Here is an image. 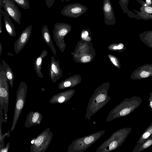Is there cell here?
<instances>
[{"instance_id":"obj_9","label":"cell","mask_w":152,"mask_h":152,"mask_svg":"<svg viewBox=\"0 0 152 152\" xmlns=\"http://www.w3.org/2000/svg\"><path fill=\"white\" fill-rule=\"evenodd\" d=\"M102 9L105 23L108 25L115 24V18L110 0H103Z\"/></svg>"},{"instance_id":"obj_4","label":"cell","mask_w":152,"mask_h":152,"mask_svg":"<svg viewBox=\"0 0 152 152\" xmlns=\"http://www.w3.org/2000/svg\"><path fill=\"white\" fill-rule=\"evenodd\" d=\"M71 30V26L68 24L64 23H57L54 26L53 37L56 44L63 53L66 46L64 40V37Z\"/></svg>"},{"instance_id":"obj_36","label":"cell","mask_w":152,"mask_h":152,"mask_svg":"<svg viewBox=\"0 0 152 152\" xmlns=\"http://www.w3.org/2000/svg\"><path fill=\"white\" fill-rule=\"evenodd\" d=\"M151 33H152V32H151Z\"/></svg>"},{"instance_id":"obj_23","label":"cell","mask_w":152,"mask_h":152,"mask_svg":"<svg viewBox=\"0 0 152 152\" xmlns=\"http://www.w3.org/2000/svg\"><path fill=\"white\" fill-rule=\"evenodd\" d=\"M91 60V58L88 56H84L81 58V61L83 63H87L89 62Z\"/></svg>"},{"instance_id":"obj_18","label":"cell","mask_w":152,"mask_h":152,"mask_svg":"<svg viewBox=\"0 0 152 152\" xmlns=\"http://www.w3.org/2000/svg\"><path fill=\"white\" fill-rule=\"evenodd\" d=\"M152 134V123L148 126L146 130L142 134L138 141L137 145L143 143Z\"/></svg>"},{"instance_id":"obj_13","label":"cell","mask_w":152,"mask_h":152,"mask_svg":"<svg viewBox=\"0 0 152 152\" xmlns=\"http://www.w3.org/2000/svg\"><path fill=\"white\" fill-rule=\"evenodd\" d=\"M41 33L42 39L44 42L50 47L54 55L56 56V50L53 43L51 34L47 25L43 26Z\"/></svg>"},{"instance_id":"obj_6","label":"cell","mask_w":152,"mask_h":152,"mask_svg":"<svg viewBox=\"0 0 152 152\" xmlns=\"http://www.w3.org/2000/svg\"><path fill=\"white\" fill-rule=\"evenodd\" d=\"M2 7L7 15L20 24L21 14L15 3L9 0H4Z\"/></svg>"},{"instance_id":"obj_14","label":"cell","mask_w":152,"mask_h":152,"mask_svg":"<svg viewBox=\"0 0 152 152\" xmlns=\"http://www.w3.org/2000/svg\"><path fill=\"white\" fill-rule=\"evenodd\" d=\"M48 54V51L46 50H43L40 55L35 60L34 63V68L38 76L41 78H43V76L41 72V66L44 58Z\"/></svg>"},{"instance_id":"obj_1","label":"cell","mask_w":152,"mask_h":152,"mask_svg":"<svg viewBox=\"0 0 152 152\" xmlns=\"http://www.w3.org/2000/svg\"><path fill=\"white\" fill-rule=\"evenodd\" d=\"M8 80L2 65H0V121L7 122V112L9 100Z\"/></svg>"},{"instance_id":"obj_15","label":"cell","mask_w":152,"mask_h":152,"mask_svg":"<svg viewBox=\"0 0 152 152\" xmlns=\"http://www.w3.org/2000/svg\"><path fill=\"white\" fill-rule=\"evenodd\" d=\"M2 65L4 71L5 72L8 81L11 88L13 86L14 76L12 69L5 61H2Z\"/></svg>"},{"instance_id":"obj_8","label":"cell","mask_w":152,"mask_h":152,"mask_svg":"<svg viewBox=\"0 0 152 152\" xmlns=\"http://www.w3.org/2000/svg\"><path fill=\"white\" fill-rule=\"evenodd\" d=\"M32 27L31 25L26 27L21 32L18 39L15 41L14 45L15 54L18 53L26 44L31 35Z\"/></svg>"},{"instance_id":"obj_3","label":"cell","mask_w":152,"mask_h":152,"mask_svg":"<svg viewBox=\"0 0 152 152\" xmlns=\"http://www.w3.org/2000/svg\"><path fill=\"white\" fill-rule=\"evenodd\" d=\"M53 134L48 127L35 138L30 147L31 152H45L48 148L52 139Z\"/></svg>"},{"instance_id":"obj_16","label":"cell","mask_w":152,"mask_h":152,"mask_svg":"<svg viewBox=\"0 0 152 152\" xmlns=\"http://www.w3.org/2000/svg\"><path fill=\"white\" fill-rule=\"evenodd\" d=\"M152 145V134L143 143L137 145L132 152H140Z\"/></svg>"},{"instance_id":"obj_24","label":"cell","mask_w":152,"mask_h":152,"mask_svg":"<svg viewBox=\"0 0 152 152\" xmlns=\"http://www.w3.org/2000/svg\"><path fill=\"white\" fill-rule=\"evenodd\" d=\"M94 137L92 136H90L85 138L84 142L86 144H89L94 141Z\"/></svg>"},{"instance_id":"obj_11","label":"cell","mask_w":152,"mask_h":152,"mask_svg":"<svg viewBox=\"0 0 152 152\" xmlns=\"http://www.w3.org/2000/svg\"><path fill=\"white\" fill-rule=\"evenodd\" d=\"M43 117L39 111H30L27 115L24 124L26 128L40 124Z\"/></svg>"},{"instance_id":"obj_34","label":"cell","mask_w":152,"mask_h":152,"mask_svg":"<svg viewBox=\"0 0 152 152\" xmlns=\"http://www.w3.org/2000/svg\"><path fill=\"white\" fill-rule=\"evenodd\" d=\"M66 1H70V0H65Z\"/></svg>"},{"instance_id":"obj_29","label":"cell","mask_w":152,"mask_h":152,"mask_svg":"<svg viewBox=\"0 0 152 152\" xmlns=\"http://www.w3.org/2000/svg\"><path fill=\"white\" fill-rule=\"evenodd\" d=\"M149 73L146 71H142L140 74V76L142 78L146 77L149 76Z\"/></svg>"},{"instance_id":"obj_35","label":"cell","mask_w":152,"mask_h":152,"mask_svg":"<svg viewBox=\"0 0 152 152\" xmlns=\"http://www.w3.org/2000/svg\"><path fill=\"white\" fill-rule=\"evenodd\" d=\"M150 96L152 97V94L151 95V96Z\"/></svg>"},{"instance_id":"obj_21","label":"cell","mask_w":152,"mask_h":152,"mask_svg":"<svg viewBox=\"0 0 152 152\" xmlns=\"http://www.w3.org/2000/svg\"><path fill=\"white\" fill-rule=\"evenodd\" d=\"M90 33V30L89 29H83L81 33V37L83 39H86L87 38H89V35Z\"/></svg>"},{"instance_id":"obj_32","label":"cell","mask_w":152,"mask_h":152,"mask_svg":"<svg viewBox=\"0 0 152 152\" xmlns=\"http://www.w3.org/2000/svg\"><path fill=\"white\" fill-rule=\"evenodd\" d=\"M149 106L150 107L152 108V97L150 96L149 99Z\"/></svg>"},{"instance_id":"obj_25","label":"cell","mask_w":152,"mask_h":152,"mask_svg":"<svg viewBox=\"0 0 152 152\" xmlns=\"http://www.w3.org/2000/svg\"><path fill=\"white\" fill-rule=\"evenodd\" d=\"M105 98V96L102 94L98 96L96 98V100L98 102H103Z\"/></svg>"},{"instance_id":"obj_7","label":"cell","mask_w":152,"mask_h":152,"mask_svg":"<svg viewBox=\"0 0 152 152\" xmlns=\"http://www.w3.org/2000/svg\"><path fill=\"white\" fill-rule=\"evenodd\" d=\"M137 1L141 6L139 8L140 11L133 9V11L136 13L135 18L145 20L152 19L151 2L148 3L142 0Z\"/></svg>"},{"instance_id":"obj_22","label":"cell","mask_w":152,"mask_h":152,"mask_svg":"<svg viewBox=\"0 0 152 152\" xmlns=\"http://www.w3.org/2000/svg\"><path fill=\"white\" fill-rule=\"evenodd\" d=\"M108 56L112 63L115 66L118 67V62L117 59L115 58V57L111 55H109Z\"/></svg>"},{"instance_id":"obj_10","label":"cell","mask_w":152,"mask_h":152,"mask_svg":"<svg viewBox=\"0 0 152 152\" xmlns=\"http://www.w3.org/2000/svg\"><path fill=\"white\" fill-rule=\"evenodd\" d=\"M49 75L50 79L54 83H56L57 80L62 76V72L60 66L59 62L53 56H51V61L49 69Z\"/></svg>"},{"instance_id":"obj_26","label":"cell","mask_w":152,"mask_h":152,"mask_svg":"<svg viewBox=\"0 0 152 152\" xmlns=\"http://www.w3.org/2000/svg\"><path fill=\"white\" fill-rule=\"evenodd\" d=\"M118 143L117 142L114 141L112 142L110 145L109 148L110 150L115 148L117 146Z\"/></svg>"},{"instance_id":"obj_20","label":"cell","mask_w":152,"mask_h":152,"mask_svg":"<svg viewBox=\"0 0 152 152\" xmlns=\"http://www.w3.org/2000/svg\"><path fill=\"white\" fill-rule=\"evenodd\" d=\"M10 129L7 132L2 134H0V149L2 148H4V139L6 136L9 137L10 136Z\"/></svg>"},{"instance_id":"obj_37","label":"cell","mask_w":152,"mask_h":152,"mask_svg":"<svg viewBox=\"0 0 152 152\" xmlns=\"http://www.w3.org/2000/svg\"><path fill=\"white\" fill-rule=\"evenodd\" d=\"M151 1H152V0H151Z\"/></svg>"},{"instance_id":"obj_31","label":"cell","mask_w":152,"mask_h":152,"mask_svg":"<svg viewBox=\"0 0 152 152\" xmlns=\"http://www.w3.org/2000/svg\"><path fill=\"white\" fill-rule=\"evenodd\" d=\"M2 16V14L0 12V33H1L2 32V22H1V17Z\"/></svg>"},{"instance_id":"obj_17","label":"cell","mask_w":152,"mask_h":152,"mask_svg":"<svg viewBox=\"0 0 152 152\" xmlns=\"http://www.w3.org/2000/svg\"><path fill=\"white\" fill-rule=\"evenodd\" d=\"M129 1V0H119L118 2L121 10L124 13L127 14L128 16L130 18H135L136 14L129 10L127 7Z\"/></svg>"},{"instance_id":"obj_12","label":"cell","mask_w":152,"mask_h":152,"mask_svg":"<svg viewBox=\"0 0 152 152\" xmlns=\"http://www.w3.org/2000/svg\"><path fill=\"white\" fill-rule=\"evenodd\" d=\"M0 12L3 17L5 27L7 33L11 37H15L16 34L15 26L10 17L1 8L0 9Z\"/></svg>"},{"instance_id":"obj_33","label":"cell","mask_w":152,"mask_h":152,"mask_svg":"<svg viewBox=\"0 0 152 152\" xmlns=\"http://www.w3.org/2000/svg\"><path fill=\"white\" fill-rule=\"evenodd\" d=\"M2 50V47L1 42H0V56L1 55Z\"/></svg>"},{"instance_id":"obj_28","label":"cell","mask_w":152,"mask_h":152,"mask_svg":"<svg viewBox=\"0 0 152 152\" xmlns=\"http://www.w3.org/2000/svg\"><path fill=\"white\" fill-rule=\"evenodd\" d=\"M10 142H8L6 146L4 148H2L0 150V152H7L10 146Z\"/></svg>"},{"instance_id":"obj_2","label":"cell","mask_w":152,"mask_h":152,"mask_svg":"<svg viewBox=\"0 0 152 152\" xmlns=\"http://www.w3.org/2000/svg\"><path fill=\"white\" fill-rule=\"evenodd\" d=\"M27 86L24 82H20L16 91V99L13 119L10 132L15 128L18 121L23 110L25 102Z\"/></svg>"},{"instance_id":"obj_5","label":"cell","mask_w":152,"mask_h":152,"mask_svg":"<svg viewBox=\"0 0 152 152\" xmlns=\"http://www.w3.org/2000/svg\"><path fill=\"white\" fill-rule=\"evenodd\" d=\"M88 9L87 7L80 3H74L64 6L61 13L65 16L77 18L85 13Z\"/></svg>"},{"instance_id":"obj_19","label":"cell","mask_w":152,"mask_h":152,"mask_svg":"<svg viewBox=\"0 0 152 152\" xmlns=\"http://www.w3.org/2000/svg\"><path fill=\"white\" fill-rule=\"evenodd\" d=\"M17 4L24 9L30 8L29 3L28 0H9Z\"/></svg>"},{"instance_id":"obj_30","label":"cell","mask_w":152,"mask_h":152,"mask_svg":"<svg viewBox=\"0 0 152 152\" xmlns=\"http://www.w3.org/2000/svg\"><path fill=\"white\" fill-rule=\"evenodd\" d=\"M124 45L122 44H120L118 45L114 46L113 47V49L115 50H121L123 49Z\"/></svg>"},{"instance_id":"obj_27","label":"cell","mask_w":152,"mask_h":152,"mask_svg":"<svg viewBox=\"0 0 152 152\" xmlns=\"http://www.w3.org/2000/svg\"><path fill=\"white\" fill-rule=\"evenodd\" d=\"M55 0H45V2L47 7L50 8L54 4Z\"/></svg>"}]
</instances>
